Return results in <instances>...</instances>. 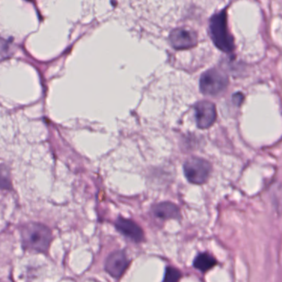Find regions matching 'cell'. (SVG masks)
<instances>
[{
	"label": "cell",
	"mask_w": 282,
	"mask_h": 282,
	"mask_svg": "<svg viewBox=\"0 0 282 282\" xmlns=\"http://www.w3.org/2000/svg\"><path fill=\"white\" fill-rule=\"evenodd\" d=\"M23 245L27 249L36 252H46L52 242V232L44 224L31 223L21 230Z\"/></svg>",
	"instance_id": "obj_1"
},
{
	"label": "cell",
	"mask_w": 282,
	"mask_h": 282,
	"mask_svg": "<svg viewBox=\"0 0 282 282\" xmlns=\"http://www.w3.org/2000/svg\"><path fill=\"white\" fill-rule=\"evenodd\" d=\"M209 29L213 44L224 52H233L234 49L233 39L229 33L227 24L225 11L220 12L213 15L209 22Z\"/></svg>",
	"instance_id": "obj_2"
},
{
	"label": "cell",
	"mask_w": 282,
	"mask_h": 282,
	"mask_svg": "<svg viewBox=\"0 0 282 282\" xmlns=\"http://www.w3.org/2000/svg\"><path fill=\"white\" fill-rule=\"evenodd\" d=\"M212 166L206 160L191 158L184 164V173L190 183L201 185L206 182L211 173Z\"/></svg>",
	"instance_id": "obj_3"
},
{
	"label": "cell",
	"mask_w": 282,
	"mask_h": 282,
	"mask_svg": "<svg viewBox=\"0 0 282 282\" xmlns=\"http://www.w3.org/2000/svg\"><path fill=\"white\" fill-rule=\"evenodd\" d=\"M228 84V77L224 74L217 70L212 69L201 76L200 89L205 95H216L223 92Z\"/></svg>",
	"instance_id": "obj_4"
},
{
	"label": "cell",
	"mask_w": 282,
	"mask_h": 282,
	"mask_svg": "<svg viewBox=\"0 0 282 282\" xmlns=\"http://www.w3.org/2000/svg\"><path fill=\"white\" fill-rule=\"evenodd\" d=\"M194 110H196V123L200 128L202 129L208 128L211 127L213 123L215 122L217 113H216L215 105L211 102H199L196 103Z\"/></svg>",
	"instance_id": "obj_5"
},
{
	"label": "cell",
	"mask_w": 282,
	"mask_h": 282,
	"mask_svg": "<svg viewBox=\"0 0 282 282\" xmlns=\"http://www.w3.org/2000/svg\"><path fill=\"white\" fill-rule=\"evenodd\" d=\"M129 264V261L123 251H116L109 256L106 260L105 270L110 276L119 278L124 273Z\"/></svg>",
	"instance_id": "obj_6"
},
{
	"label": "cell",
	"mask_w": 282,
	"mask_h": 282,
	"mask_svg": "<svg viewBox=\"0 0 282 282\" xmlns=\"http://www.w3.org/2000/svg\"><path fill=\"white\" fill-rule=\"evenodd\" d=\"M170 41L176 49H187L196 45L197 37L194 32L189 29L178 28L170 33Z\"/></svg>",
	"instance_id": "obj_7"
},
{
	"label": "cell",
	"mask_w": 282,
	"mask_h": 282,
	"mask_svg": "<svg viewBox=\"0 0 282 282\" xmlns=\"http://www.w3.org/2000/svg\"><path fill=\"white\" fill-rule=\"evenodd\" d=\"M115 227L121 234L131 239L132 241L140 243L143 240L144 234L142 228L133 220L119 218L115 223Z\"/></svg>",
	"instance_id": "obj_8"
},
{
	"label": "cell",
	"mask_w": 282,
	"mask_h": 282,
	"mask_svg": "<svg viewBox=\"0 0 282 282\" xmlns=\"http://www.w3.org/2000/svg\"><path fill=\"white\" fill-rule=\"evenodd\" d=\"M153 211L156 217L159 218L161 220H170V219H180L181 218L179 208L172 203H160L153 207Z\"/></svg>",
	"instance_id": "obj_9"
},
{
	"label": "cell",
	"mask_w": 282,
	"mask_h": 282,
	"mask_svg": "<svg viewBox=\"0 0 282 282\" xmlns=\"http://www.w3.org/2000/svg\"><path fill=\"white\" fill-rule=\"evenodd\" d=\"M217 264V261L211 255L201 253L196 256L194 260V267L199 271L206 272Z\"/></svg>",
	"instance_id": "obj_10"
},
{
	"label": "cell",
	"mask_w": 282,
	"mask_h": 282,
	"mask_svg": "<svg viewBox=\"0 0 282 282\" xmlns=\"http://www.w3.org/2000/svg\"><path fill=\"white\" fill-rule=\"evenodd\" d=\"M11 187V181L9 171L5 166L0 165V188L9 189Z\"/></svg>",
	"instance_id": "obj_11"
},
{
	"label": "cell",
	"mask_w": 282,
	"mask_h": 282,
	"mask_svg": "<svg viewBox=\"0 0 282 282\" xmlns=\"http://www.w3.org/2000/svg\"><path fill=\"white\" fill-rule=\"evenodd\" d=\"M181 278V271L174 267H167L164 277V281H177Z\"/></svg>",
	"instance_id": "obj_12"
},
{
	"label": "cell",
	"mask_w": 282,
	"mask_h": 282,
	"mask_svg": "<svg viewBox=\"0 0 282 282\" xmlns=\"http://www.w3.org/2000/svg\"><path fill=\"white\" fill-rule=\"evenodd\" d=\"M28 1H33V0H28Z\"/></svg>",
	"instance_id": "obj_13"
}]
</instances>
